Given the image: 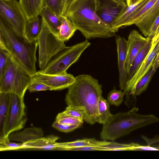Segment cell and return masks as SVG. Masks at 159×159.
<instances>
[{
  "instance_id": "cell-6",
  "label": "cell",
  "mask_w": 159,
  "mask_h": 159,
  "mask_svg": "<svg viewBox=\"0 0 159 159\" xmlns=\"http://www.w3.org/2000/svg\"><path fill=\"white\" fill-rule=\"evenodd\" d=\"M91 43L88 39L73 46L67 47L59 52L48 63L45 68L38 71L49 74H59L66 72L73 64L76 62Z\"/></svg>"
},
{
  "instance_id": "cell-32",
  "label": "cell",
  "mask_w": 159,
  "mask_h": 159,
  "mask_svg": "<svg viewBox=\"0 0 159 159\" xmlns=\"http://www.w3.org/2000/svg\"><path fill=\"white\" fill-rule=\"evenodd\" d=\"M24 148L23 143H16L10 141L0 143V151L9 150H22Z\"/></svg>"
},
{
  "instance_id": "cell-31",
  "label": "cell",
  "mask_w": 159,
  "mask_h": 159,
  "mask_svg": "<svg viewBox=\"0 0 159 159\" xmlns=\"http://www.w3.org/2000/svg\"><path fill=\"white\" fill-rule=\"evenodd\" d=\"M11 57L7 50L0 48V78L6 68Z\"/></svg>"
},
{
  "instance_id": "cell-25",
  "label": "cell",
  "mask_w": 159,
  "mask_h": 159,
  "mask_svg": "<svg viewBox=\"0 0 159 159\" xmlns=\"http://www.w3.org/2000/svg\"><path fill=\"white\" fill-rule=\"evenodd\" d=\"M98 111L99 115L97 122L103 125L108 123L114 115L110 111L109 103L102 96L99 100Z\"/></svg>"
},
{
  "instance_id": "cell-9",
  "label": "cell",
  "mask_w": 159,
  "mask_h": 159,
  "mask_svg": "<svg viewBox=\"0 0 159 159\" xmlns=\"http://www.w3.org/2000/svg\"><path fill=\"white\" fill-rule=\"evenodd\" d=\"M0 16L12 29L25 36L27 20L17 0H0Z\"/></svg>"
},
{
  "instance_id": "cell-26",
  "label": "cell",
  "mask_w": 159,
  "mask_h": 159,
  "mask_svg": "<svg viewBox=\"0 0 159 159\" xmlns=\"http://www.w3.org/2000/svg\"><path fill=\"white\" fill-rule=\"evenodd\" d=\"M157 69L152 67L149 72L137 82L130 95L138 96L145 91Z\"/></svg>"
},
{
  "instance_id": "cell-40",
  "label": "cell",
  "mask_w": 159,
  "mask_h": 159,
  "mask_svg": "<svg viewBox=\"0 0 159 159\" xmlns=\"http://www.w3.org/2000/svg\"><path fill=\"white\" fill-rule=\"evenodd\" d=\"M73 0H61V15H65Z\"/></svg>"
},
{
  "instance_id": "cell-13",
  "label": "cell",
  "mask_w": 159,
  "mask_h": 159,
  "mask_svg": "<svg viewBox=\"0 0 159 159\" xmlns=\"http://www.w3.org/2000/svg\"><path fill=\"white\" fill-rule=\"evenodd\" d=\"M149 38L143 37L138 31L133 30L127 40V54L125 66L127 73L135 57Z\"/></svg>"
},
{
  "instance_id": "cell-37",
  "label": "cell",
  "mask_w": 159,
  "mask_h": 159,
  "mask_svg": "<svg viewBox=\"0 0 159 159\" xmlns=\"http://www.w3.org/2000/svg\"><path fill=\"white\" fill-rule=\"evenodd\" d=\"M133 151H159V147L152 146L151 145L142 146L136 143Z\"/></svg>"
},
{
  "instance_id": "cell-39",
  "label": "cell",
  "mask_w": 159,
  "mask_h": 159,
  "mask_svg": "<svg viewBox=\"0 0 159 159\" xmlns=\"http://www.w3.org/2000/svg\"><path fill=\"white\" fill-rule=\"evenodd\" d=\"M143 139L148 145L158 143H159V134L156 135L151 138H149L145 136L143 138Z\"/></svg>"
},
{
  "instance_id": "cell-44",
  "label": "cell",
  "mask_w": 159,
  "mask_h": 159,
  "mask_svg": "<svg viewBox=\"0 0 159 159\" xmlns=\"http://www.w3.org/2000/svg\"></svg>"
},
{
  "instance_id": "cell-33",
  "label": "cell",
  "mask_w": 159,
  "mask_h": 159,
  "mask_svg": "<svg viewBox=\"0 0 159 159\" xmlns=\"http://www.w3.org/2000/svg\"><path fill=\"white\" fill-rule=\"evenodd\" d=\"M157 0H149L137 13L130 21L129 26L134 24L136 21L147 12L153 6Z\"/></svg>"
},
{
  "instance_id": "cell-30",
  "label": "cell",
  "mask_w": 159,
  "mask_h": 159,
  "mask_svg": "<svg viewBox=\"0 0 159 159\" xmlns=\"http://www.w3.org/2000/svg\"><path fill=\"white\" fill-rule=\"evenodd\" d=\"M43 7L57 15H61V0H43Z\"/></svg>"
},
{
  "instance_id": "cell-41",
  "label": "cell",
  "mask_w": 159,
  "mask_h": 159,
  "mask_svg": "<svg viewBox=\"0 0 159 159\" xmlns=\"http://www.w3.org/2000/svg\"><path fill=\"white\" fill-rule=\"evenodd\" d=\"M159 42V26L152 38V44L154 45Z\"/></svg>"
},
{
  "instance_id": "cell-3",
  "label": "cell",
  "mask_w": 159,
  "mask_h": 159,
  "mask_svg": "<svg viewBox=\"0 0 159 159\" xmlns=\"http://www.w3.org/2000/svg\"><path fill=\"white\" fill-rule=\"evenodd\" d=\"M0 34L3 39L7 50L31 75L37 72L36 52L37 40H30L25 36L14 30L0 19Z\"/></svg>"
},
{
  "instance_id": "cell-43",
  "label": "cell",
  "mask_w": 159,
  "mask_h": 159,
  "mask_svg": "<svg viewBox=\"0 0 159 159\" xmlns=\"http://www.w3.org/2000/svg\"><path fill=\"white\" fill-rule=\"evenodd\" d=\"M140 0H125L127 6H129L133 5L138 2Z\"/></svg>"
},
{
  "instance_id": "cell-16",
  "label": "cell",
  "mask_w": 159,
  "mask_h": 159,
  "mask_svg": "<svg viewBox=\"0 0 159 159\" xmlns=\"http://www.w3.org/2000/svg\"><path fill=\"white\" fill-rule=\"evenodd\" d=\"M59 137L53 135L43 137L31 142L23 143L22 150H60L56 141Z\"/></svg>"
},
{
  "instance_id": "cell-22",
  "label": "cell",
  "mask_w": 159,
  "mask_h": 159,
  "mask_svg": "<svg viewBox=\"0 0 159 159\" xmlns=\"http://www.w3.org/2000/svg\"><path fill=\"white\" fill-rule=\"evenodd\" d=\"M43 20L39 16L27 20L25 28V36L29 40H37L41 31Z\"/></svg>"
},
{
  "instance_id": "cell-42",
  "label": "cell",
  "mask_w": 159,
  "mask_h": 159,
  "mask_svg": "<svg viewBox=\"0 0 159 159\" xmlns=\"http://www.w3.org/2000/svg\"><path fill=\"white\" fill-rule=\"evenodd\" d=\"M159 66V50L153 61L152 67L157 68Z\"/></svg>"
},
{
  "instance_id": "cell-7",
  "label": "cell",
  "mask_w": 159,
  "mask_h": 159,
  "mask_svg": "<svg viewBox=\"0 0 159 159\" xmlns=\"http://www.w3.org/2000/svg\"><path fill=\"white\" fill-rule=\"evenodd\" d=\"M37 42L39 47L38 61L40 70L45 68L53 57L67 47L43 21L41 31Z\"/></svg>"
},
{
  "instance_id": "cell-23",
  "label": "cell",
  "mask_w": 159,
  "mask_h": 159,
  "mask_svg": "<svg viewBox=\"0 0 159 159\" xmlns=\"http://www.w3.org/2000/svg\"><path fill=\"white\" fill-rule=\"evenodd\" d=\"M77 29L65 15H61V24L59 30L56 34L61 41L65 42L74 35Z\"/></svg>"
},
{
  "instance_id": "cell-12",
  "label": "cell",
  "mask_w": 159,
  "mask_h": 159,
  "mask_svg": "<svg viewBox=\"0 0 159 159\" xmlns=\"http://www.w3.org/2000/svg\"><path fill=\"white\" fill-rule=\"evenodd\" d=\"M159 50V42L152 45L147 56L132 77L129 80L123 91L127 97L130 95L137 82L147 74L152 67L156 56Z\"/></svg>"
},
{
  "instance_id": "cell-17",
  "label": "cell",
  "mask_w": 159,
  "mask_h": 159,
  "mask_svg": "<svg viewBox=\"0 0 159 159\" xmlns=\"http://www.w3.org/2000/svg\"><path fill=\"white\" fill-rule=\"evenodd\" d=\"M43 132L41 128L32 127L22 131L12 132L8 136L10 140L27 143L43 137Z\"/></svg>"
},
{
  "instance_id": "cell-20",
  "label": "cell",
  "mask_w": 159,
  "mask_h": 159,
  "mask_svg": "<svg viewBox=\"0 0 159 159\" xmlns=\"http://www.w3.org/2000/svg\"><path fill=\"white\" fill-rule=\"evenodd\" d=\"M39 16L50 30L56 35L59 31L61 25V15H57L43 7Z\"/></svg>"
},
{
  "instance_id": "cell-18",
  "label": "cell",
  "mask_w": 159,
  "mask_h": 159,
  "mask_svg": "<svg viewBox=\"0 0 159 159\" xmlns=\"http://www.w3.org/2000/svg\"><path fill=\"white\" fill-rule=\"evenodd\" d=\"M43 0H19V3L29 20L39 16L43 7Z\"/></svg>"
},
{
  "instance_id": "cell-36",
  "label": "cell",
  "mask_w": 159,
  "mask_h": 159,
  "mask_svg": "<svg viewBox=\"0 0 159 159\" xmlns=\"http://www.w3.org/2000/svg\"><path fill=\"white\" fill-rule=\"evenodd\" d=\"M64 113L76 118L83 120V115L78 110L68 106L65 110L63 111Z\"/></svg>"
},
{
  "instance_id": "cell-4",
  "label": "cell",
  "mask_w": 159,
  "mask_h": 159,
  "mask_svg": "<svg viewBox=\"0 0 159 159\" xmlns=\"http://www.w3.org/2000/svg\"><path fill=\"white\" fill-rule=\"evenodd\" d=\"M135 107L113 115L111 120L103 125L100 134L103 140H114L132 132L148 125L159 122V118L153 114L144 115L137 112Z\"/></svg>"
},
{
  "instance_id": "cell-15",
  "label": "cell",
  "mask_w": 159,
  "mask_h": 159,
  "mask_svg": "<svg viewBox=\"0 0 159 159\" xmlns=\"http://www.w3.org/2000/svg\"><path fill=\"white\" fill-rule=\"evenodd\" d=\"M159 15V0H157L151 8L137 20L134 24L142 34L146 37L150 34L152 24Z\"/></svg>"
},
{
  "instance_id": "cell-24",
  "label": "cell",
  "mask_w": 159,
  "mask_h": 159,
  "mask_svg": "<svg viewBox=\"0 0 159 159\" xmlns=\"http://www.w3.org/2000/svg\"><path fill=\"white\" fill-rule=\"evenodd\" d=\"M152 39L149 38L143 45L134 59L128 73L129 80L130 79L145 59L151 49Z\"/></svg>"
},
{
  "instance_id": "cell-34",
  "label": "cell",
  "mask_w": 159,
  "mask_h": 159,
  "mask_svg": "<svg viewBox=\"0 0 159 159\" xmlns=\"http://www.w3.org/2000/svg\"><path fill=\"white\" fill-rule=\"evenodd\" d=\"M52 126L58 130L65 133L71 132L80 127L77 125L59 124L55 121L52 124Z\"/></svg>"
},
{
  "instance_id": "cell-8",
  "label": "cell",
  "mask_w": 159,
  "mask_h": 159,
  "mask_svg": "<svg viewBox=\"0 0 159 159\" xmlns=\"http://www.w3.org/2000/svg\"><path fill=\"white\" fill-rule=\"evenodd\" d=\"M25 109L24 98L11 93L10 110L4 127L3 138L0 140V143L10 141L8 136L10 134L24 127L27 120Z\"/></svg>"
},
{
  "instance_id": "cell-38",
  "label": "cell",
  "mask_w": 159,
  "mask_h": 159,
  "mask_svg": "<svg viewBox=\"0 0 159 159\" xmlns=\"http://www.w3.org/2000/svg\"><path fill=\"white\" fill-rule=\"evenodd\" d=\"M159 26V15L155 19L151 27L150 33L148 37L152 39Z\"/></svg>"
},
{
  "instance_id": "cell-10",
  "label": "cell",
  "mask_w": 159,
  "mask_h": 159,
  "mask_svg": "<svg viewBox=\"0 0 159 159\" xmlns=\"http://www.w3.org/2000/svg\"><path fill=\"white\" fill-rule=\"evenodd\" d=\"M127 6L124 0H97L96 13L103 21L111 27Z\"/></svg>"
},
{
  "instance_id": "cell-11",
  "label": "cell",
  "mask_w": 159,
  "mask_h": 159,
  "mask_svg": "<svg viewBox=\"0 0 159 159\" xmlns=\"http://www.w3.org/2000/svg\"><path fill=\"white\" fill-rule=\"evenodd\" d=\"M32 83L37 82L44 84L51 87V90H61L68 88L75 80L73 75L67 72L59 74H49L38 71L32 75Z\"/></svg>"
},
{
  "instance_id": "cell-14",
  "label": "cell",
  "mask_w": 159,
  "mask_h": 159,
  "mask_svg": "<svg viewBox=\"0 0 159 159\" xmlns=\"http://www.w3.org/2000/svg\"><path fill=\"white\" fill-rule=\"evenodd\" d=\"M119 73V86L121 90L125 88L129 80L125 66L127 54V40L119 35H116Z\"/></svg>"
},
{
  "instance_id": "cell-19",
  "label": "cell",
  "mask_w": 159,
  "mask_h": 159,
  "mask_svg": "<svg viewBox=\"0 0 159 159\" xmlns=\"http://www.w3.org/2000/svg\"><path fill=\"white\" fill-rule=\"evenodd\" d=\"M11 93H0V140L3 136L5 124L10 110Z\"/></svg>"
},
{
  "instance_id": "cell-35",
  "label": "cell",
  "mask_w": 159,
  "mask_h": 159,
  "mask_svg": "<svg viewBox=\"0 0 159 159\" xmlns=\"http://www.w3.org/2000/svg\"><path fill=\"white\" fill-rule=\"evenodd\" d=\"M27 89L30 92H34L47 90H51V88L44 84L35 82L31 83Z\"/></svg>"
},
{
  "instance_id": "cell-27",
  "label": "cell",
  "mask_w": 159,
  "mask_h": 159,
  "mask_svg": "<svg viewBox=\"0 0 159 159\" xmlns=\"http://www.w3.org/2000/svg\"><path fill=\"white\" fill-rule=\"evenodd\" d=\"M125 94L121 89L118 90L115 87L108 93L107 101L111 105L118 107L122 103Z\"/></svg>"
},
{
  "instance_id": "cell-2",
  "label": "cell",
  "mask_w": 159,
  "mask_h": 159,
  "mask_svg": "<svg viewBox=\"0 0 159 159\" xmlns=\"http://www.w3.org/2000/svg\"><path fill=\"white\" fill-rule=\"evenodd\" d=\"M97 0H73L65 14L87 39L114 37L116 33L96 13Z\"/></svg>"
},
{
  "instance_id": "cell-28",
  "label": "cell",
  "mask_w": 159,
  "mask_h": 159,
  "mask_svg": "<svg viewBox=\"0 0 159 159\" xmlns=\"http://www.w3.org/2000/svg\"><path fill=\"white\" fill-rule=\"evenodd\" d=\"M83 120L68 115L62 112L57 114L55 121L59 124L77 125L80 127L84 123Z\"/></svg>"
},
{
  "instance_id": "cell-1",
  "label": "cell",
  "mask_w": 159,
  "mask_h": 159,
  "mask_svg": "<svg viewBox=\"0 0 159 159\" xmlns=\"http://www.w3.org/2000/svg\"><path fill=\"white\" fill-rule=\"evenodd\" d=\"M68 89L65 98L67 105L82 113L83 120L87 123L97 122L99 102L102 93L98 80L90 75H79Z\"/></svg>"
},
{
  "instance_id": "cell-5",
  "label": "cell",
  "mask_w": 159,
  "mask_h": 159,
  "mask_svg": "<svg viewBox=\"0 0 159 159\" xmlns=\"http://www.w3.org/2000/svg\"><path fill=\"white\" fill-rule=\"evenodd\" d=\"M32 79V75L11 56L0 78V93H15L24 98Z\"/></svg>"
},
{
  "instance_id": "cell-29",
  "label": "cell",
  "mask_w": 159,
  "mask_h": 159,
  "mask_svg": "<svg viewBox=\"0 0 159 159\" xmlns=\"http://www.w3.org/2000/svg\"><path fill=\"white\" fill-rule=\"evenodd\" d=\"M135 144V143L125 144L110 142L108 144L102 146L106 151H133Z\"/></svg>"
},
{
  "instance_id": "cell-21",
  "label": "cell",
  "mask_w": 159,
  "mask_h": 159,
  "mask_svg": "<svg viewBox=\"0 0 159 159\" xmlns=\"http://www.w3.org/2000/svg\"><path fill=\"white\" fill-rule=\"evenodd\" d=\"M106 141H98L94 139H84L64 143H56L60 150H67L71 148L86 146H102L109 144Z\"/></svg>"
}]
</instances>
